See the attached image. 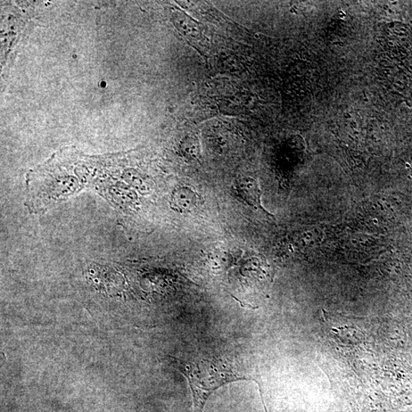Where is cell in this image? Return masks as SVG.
Segmentation results:
<instances>
[{
    "instance_id": "cell-3",
    "label": "cell",
    "mask_w": 412,
    "mask_h": 412,
    "mask_svg": "<svg viewBox=\"0 0 412 412\" xmlns=\"http://www.w3.org/2000/svg\"><path fill=\"white\" fill-rule=\"evenodd\" d=\"M237 189L247 203L252 206H255V207L260 209L263 211V212L266 213L267 215L274 217L273 215H271V214L263 209L261 205V192L260 191L257 180H255L251 177L242 179L240 181H239Z\"/></svg>"
},
{
    "instance_id": "cell-2",
    "label": "cell",
    "mask_w": 412,
    "mask_h": 412,
    "mask_svg": "<svg viewBox=\"0 0 412 412\" xmlns=\"http://www.w3.org/2000/svg\"><path fill=\"white\" fill-rule=\"evenodd\" d=\"M177 29L193 45H203L204 37L200 24L184 13H178L175 16ZM200 47V46H199Z\"/></svg>"
},
{
    "instance_id": "cell-1",
    "label": "cell",
    "mask_w": 412,
    "mask_h": 412,
    "mask_svg": "<svg viewBox=\"0 0 412 412\" xmlns=\"http://www.w3.org/2000/svg\"><path fill=\"white\" fill-rule=\"evenodd\" d=\"M178 367L191 386L194 412H203L210 395L220 387L239 381H250L239 374L230 362L217 357L193 356L179 360Z\"/></svg>"
}]
</instances>
